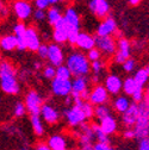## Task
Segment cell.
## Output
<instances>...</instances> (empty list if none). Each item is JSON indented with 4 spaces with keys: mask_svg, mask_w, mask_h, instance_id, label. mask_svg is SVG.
I'll use <instances>...</instances> for the list:
<instances>
[{
    "mask_svg": "<svg viewBox=\"0 0 149 150\" xmlns=\"http://www.w3.org/2000/svg\"><path fill=\"white\" fill-rule=\"evenodd\" d=\"M144 94H145V92H144V88H141V87H136L135 92L133 93V96H131V99H133V103L135 104H138L143 100L144 98Z\"/></svg>",
    "mask_w": 149,
    "mask_h": 150,
    "instance_id": "39",
    "label": "cell"
},
{
    "mask_svg": "<svg viewBox=\"0 0 149 150\" xmlns=\"http://www.w3.org/2000/svg\"><path fill=\"white\" fill-rule=\"evenodd\" d=\"M12 10L19 21L29 19L33 12L30 0H14L12 4Z\"/></svg>",
    "mask_w": 149,
    "mask_h": 150,
    "instance_id": "8",
    "label": "cell"
},
{
    "mask_svg": "<svg viewBox=\"0 0 149 150\" xmlns=\"http://www.w3.org/2000/svg\"><path fill=\"white\" fill-rule=\"evenodd\" d=\"M59 1H68V0H59Z\"/></svg>",
    "mask_w": 149,
    "mask_h": 150,
    "instance_id": "56",
    "label": "cell"
},
{
    "mask_svg": "<svg viewBox=\"0 0 149 150\" xmlns=\"http://www.w3.org/2000/svg\"><path fill=\"white\" fill-rule=\"evenodd\" d=\"M88 88V79L86 76L81 78H75L72 81V92H70V97L74 99H79V96L81 93Z\"/></svg>",
    "mask_w": 149,
    "mask_h": 150,
    "instance_id": "19",
    "label": "cell"
},
{
    "mask_svg": "<svg viewBox=\"0 0 149 150\" xmlns=\"http://www.w3.org/2000/svg\"><path fill=\"white\" fill-rule=\"evenodd\" d=\"M62 17L70 28L80 30V16H79L78 11L75 10V7H73V6L67 7L65 10V13L62 14Z\"/></svg>",
    "mask_w": 149,
    "mask_h": 150,
    "instance_id": "21",
    "label": "cell"
},
{
    "mask_svg": "<svg viewBox=\"0 0 149 150\" xmlns=\"http://www.w3.org/2000/svg\"><path fill=\"white\" fill-rule=\"evenodd\" d=\"M25 30H26V25H25L23 22L17 23V24L13 26V36L16 37V41H17V49L21 50V51L26 50L25 41H24Z\"/></svg>",
    "mask_w": 149,
    "mask_h": 150,
    "instance_id": "22",
    "label": "cell"
},
{
    "mask_svg": "<svg viewBox=\"0 0 149 150\" xmlns=\"http://www.w3.org/2000/svg\"><path fill=\"white\" fill-rule=\"evenodd\" d=\"M130 52H131V43L129 42V40L122 38L118 40L117 42V50L115 54V62L116 63H123L125 60L130 57Z\"/></svg>",
    "mask_w": 149,
    "mask_h": 150,
    "instance_id": "13",
    "label": "cell"
},
{
    "mask_svg": "<svg viewBox=\"0 0 149 150\" xmlns=\"http://www.w3.org/2000/svg\"><path fill=\"white\" fill-rule=\"evenodd\" d=\"M136 87H137V86H136V83H135V81H134V79H133L131 76L126 78V79L122 82V91L124 92L125 96H129V97L133 96V93L135 92Z\"/></svg>",
    "mask_w": 149,
    "mask_h": 150,
    "instance_id": "31",
    "label": "cell"
},
{
    "mask_svg": "<svg viewBox=\"0 0 149 150\" xmlns=\"http://www.w3.org/2000/svg\"><path fill=\"white\" fill-rule=\"evenodd\" d=\"M53 40L56 44H63L67 42V32L65 29H54L53 30Z\"/></svg>",
    "mask_w": 149,
    "mask_h": 150,
    "instance_id": "32",
    "label": "cell"
},
{
    "mask_svg": "<svg viewBox=\"0 0 149 150\" xmlns=\"http://www.w3.org/2000/svg\"><path fill=\"white\" fill-rule=\"evenodd\" d=\"M19 150H29V148H28V146H23V148H21Z\"/></svg>",
    "mask_w": 149,
    "mask_h": 150,
    "instance_id": "55",
    "label": "cell"
},
{
    "mask_svg": "<svg viewBox=\"0 0 149 150\" xmlns=\"http://www.w3.org/2000/svg\"><path fill=\"white\" fill-rule=\"evenodd\" d=\"M130 104H131V101H130V99L126 96H117L112 101V107L116 112L122 115L128 110Z\"/></svg>",
    "mask_w": 149,
    "mask_h": 150,
    "instance_id": "25",
    "label": "cell"
},
{
    "mask_svg": "<svg viewBox=\"0 0 149 150\" xmlns=\"http://www.w3.org/2000/svg\"><path fill=\"white\" fill-rule=\"evenodd\" d=\"M48 3L50 4V6H51V5H54V6H55V5H56V4L59 3V0H48Z\"/></svg>",
    "mask_w": 149,
    "mask_h": 150,
    "instance_id": "54",
    "label": "cell"
},
{
    "mask_svg": "<svg viewBox=\"0 0 149 150\" xmlns=\"http://www.w3.org/2000/svg\"><path fill=\"white\" fill-rule=\"evenodd\" d=\"M137 116H138L137 104L131 103L130 106L128 107V110L124 112V113H122V123H123V125L126 129H133L135 123H136Z\"/></svg>",
    "mask_w": 149,
    "mask_h": 150,
    "instance_id": "17",
    "label": "cell"
},
{
    "mask_svg": "<svg viewBox=\"0 0 149 150\" xmlns=\"http://www.w3.org/2000/svg\"><path fill=\"white\" fill-rule=\"evenodd\" d=\"M32 16H33V19L36 22H43L47 19V12L45 11H42V10H36L32 12Z\"/></svg>",
    "mask_w": 149,
    "mask_h": 150,
    "instance_id": "43",
    "label": "cell"
},
{
    "mask_svg": "<svg viewBox=\"0 0 149 150\" xmlns=\"http://www.w3.org/2000/svg\"><path fill=\"white\" fill-rule=\"evenodd\" d=\"M61 18H62V12H61L60 7H57V6H50L48 8L47 19H48L50 25H54L55 23H57Z\"/></svg>",
    "mask_w": 149,
    "mask_h": 150,
    "instance_id": "30",
    "label": "cell"
},
{
    "mask_svg": "<svg viewBox=\"0 0 149 150\" xmlns=\"http://www.w3.org/2000/svg\"><path fill=\"white\" fill-rule=\"evenodd\" d=\"M110 150H116V149H114V148H111V146H110Z\"/></svg>",
    "mask_w": 149,
    "mask_h": 150,
    "instance_id": "57",
    "label": "cell"
},
{
    "mask_svg": "<svg viewBox=\"0 0 149 150\" xmlns=\"http://www.w3.org/2000/svg\"><path fill=\"white\" fill-rule=\"evenodd\" d=\"M36 52H37V55H38L40 59L47 60V57H48V44L42 43V44L38 47V49H37Z\"/></svg>",
    "mask_w": 149,
    "mask_h": 150,
    "instance_id": "42",
    "label": "cell"
},
{
    "mask_svg": "<svg viewBox=\"0 0 149 150\" xmlns=\"http://www.w3.org/2000/svg\"><path fill=\"white\" fill-rule=\"evenodd\" d=\"M86 57H87L88 62L91 63V62H94V61H99V60H101V54H100V51H99L97 48H93V49H91V50L87 51Z\"/></svg>",
    "mask_w": 149,
    "mask_h": 150,
    "instance_id": "37",
    "label": "cell"
},
{
    "mask_svg": "<svg viewBox=\"0 0 149 150\" xmlns=\"http://www.w3.org/2000/svg\"><path fill=\"white\" fill-rule=\"evenodd\" d=\"M30 123L32 126V130L37 137H42L44 135V125H43V120L41 119L40 116H31L30 118Z\"/></svg>",
    "mask_w": 149,
    "mask_h": 150,
    "instance_id": "28",
    "label": "cell"
},
{
    "mask_svg": "<svg viewBox=\"0 0 149 150\" xmlns=\"http://www.w3.org/2000/svg\"><path fill=\"white\" fill-rule=\"evenodd\" d=\"M81 110L84 112V115L86 117V119H91L92 117H94V106H92L88 101H84Z\"/></svg>",
    "mask_w": 149,
    "mask_h": 150,
    "instance_id": "36",
    "label": "cell"
},
{
    "mask_svg": "<svg viewBox=\"0 0 149 150\" xmlns=\"http://www.w3.org/2000/svg\"><path fill=\"white\" fill-rule=\"evenodd\" d=\"M123 136H124L125 139H134V138H135V135H134L133 129H126L124 132H123Z\"/></svg>",
    "mask_w": 149,
    "mask_h": 150,
    "instance_id": "47",
    "label": "cell"
},
{
    "mask_svg": "<svg viewBox=\"0 0 149 150\" xmlns=\"http://www.w3.org/2000/svg\"><path fill=\"white\" fill-rule=\"evenodd\" d=\"M65 105L68 106V107H70V106L73 105V98H72L70 96L66 97V99H65Z\"/></svg>",
    "mask_w": 149,
    "mask_h": 150,
    "instance_id": "50",
    "label": "cell"
},
{
    "mask_svg": "<svg viewBox=\"0 0 149 150\" xmlns=\"http://www.w3.org/2000/svg\"><path fill=\"white\" fill-rule=\"evenodd\" d=\"M0 49L4 51H12L17 49V41L13 35H5L0 37Z\"/></svg>",
    "mask_w": 149,
    "mask_h": 150,
    "instance_id": "27",
    "label": "cell"
},
{
    "mask_svg": "<svg viewBox=\"0 0 149 150\" xmlns=\"http://www.w3.org/2000/svg\"><path fill=\"white\" fill-rule=\"evenodd\" d=\"M24 41H25L26 49H29L30 51H33V52H36L38 47L42 44V40L40 37V33L35 26H26Z\"/></svg>",
    "mask_w": 149,
    "mask_h": 150,
    "instance_id": "10",
    "label": "cell"
},
{
    "mask_svg": "<svg viewBox=\"0 0 149 150\" xmlns=\"http://www.w3.org/2000/svg\"><path fill=\"white\" fill-rule=\"evenodd\" d=\"M92 150H110V145L103 144V143H96V144H93Z\"/></svg>",
    "mask_w": 149,
    "mask_h": 150,
    "instance_id": "46",
    "label": "cell"
},
{
    "mask_svg": "<svg viewBox=\"0 0 149 150\" xmlns=\"http://www.w3.org/2000/svg\"><path fill=\"white\" fill-rule=\"evenodd\" d=\"M74 150H82V149H74Z\"/></svg>",
    "mask_w": 149,
    "mask_h": 150,
    "instance_id": "58",
    "label": "cell"
},
{
    "mask_svg": "<svg viewBox=\"0 0 149 150\" xmlns=\"http://www.w3.org/2000/svg\"><path fill=\"white\" fill-rule=\"evenodd\" d=\"M75 45L81 50H86V51L93 49L94 48V36H92L91 33L87 32H79Z\"/></svg>",
    "mask_w": 149,
    "mask_h": 150,
    "instance_id": "23",
    "label": "cell"
},
{
    "mask_svg": "<svg viewBox=\"0 0 149 150\" xmlns=\"http://www.w3.org/2000/svg\"><path fill=\"white\" fill-rule=\"evenodd\" d=\"M63 150H68V149H63Z\"/></svg>",
    "mask_w": 149,
    "mask_h": 150,
    "instance_id": "59",
    "label": "cell"
},
{
    "mask_svg": "<svg viewBox=\"0 0 149 150\" xmlns=\"http://www.w3.org/2000/svg\"><path fill=\"white\" fill-rule=\"evenodd\" d=\"M33 4L37 10H42V11H47L50 7V4L48 3V0H35Z\"/></svg>",
    "mask_w": 149,
    "mask_h": 150,
    "instance_id": "44",
    "label": "cell"
},
{
    "mask_svg": "<svg viewBox=\"0 0 149 150\" xmlns=\"http://www.w3.org/2000/svg\"><path fill=\"white\" fill-rule=\"evenodd\" d=\"M133 79H134L137 87L144 88V86L147 85L148 79H149V68H148V66H145L144 68L138 69L133 76Z\"/></svg>",
    "mask_w": 149,
    "mask_h": 150,
    "instance_id": "26",
    "label": "cell"
},
{
    "mask_svg": "<svg viewBox=\"0 0 149 150\" xmlns=\"http://www.w3.org/2000/svg\"><path fill=\"white\" fill-rule=\"evenodd\" d=\"M0 88L10 96H17L21 92V86L17 79V70L9 61L0 62Z\"/></svg>",
    "mask_w": 149,
    "mask_h": 150,
    "instance_id": "1",
    "label": "cell"
},
{
    "mask_svg": "<svg viewBox=\"0 0 149 150\" xmlns=\"http://www.w3.org/2000/svg\"><path fill=\"white\" fill-rule=\"evenodd\" d=\"M80 131H79V144L81 148L84 146H87V145H91L93 144V142H94V135H93V131L91 129V125L84 123L81 124L80 126Z\"/></svg>",
    "mask_w": 149,
    "mask_h": 150,
    "instance_id": "18",
    "label": "cell"
},
{
    "mask_svg": "<svg viewBox=\"0 0 149 150\" xmlns=\"http://www.w3.org/2000/svg\"><path fill=\"white\" fill-rule=\"evenodd\" d=\"M109 99H110V94L105 89V87L101 83H98V85L93 86V88L89 91V96H88L87 101L92 106H99V105L107 104Z\"/></svg>",
    "mask_w": 149,
    "mask_h": 150,
    "instance_id": "7",
    "label": "cell"
},
{
    "mask_svg": "<svg viewBox=\"0 0 149 150\" xmlns=\"http://www.w3.org/2000/svg\"><path fill=\"white\" fill-rule=\"evenodd\" d=\"M66 67L69 69L72 76L74 78H81V76H87L88 73L91 71L89 69V62L86 57V55L81 51H72L67 56L66 61Z\"/></svg>",
    "mask_w": 149,
    "mask_h": 150,
    "instance_id": "3",
    "label": "cell"
},
{
    "mask_svg": "<svg viewBox=\"0 0 149 150\" xmlns=\"http://www.w3.org/2000/svg\"><path fill=\"white\" fill-rule=\"evenodd\" d=\"M91 129L93 131V135H94V139L97 141V143H103V144H110V136L105 135L101 129L99 127L98 124L93 123L91 124Z\"/></svg>",
    "mask_w": 149,
    "mask_h": 150,
    "instance_id": "29",
    "label": "cell"
},
{
    "mask_svg": "<svg viewBox=\"0 0 149 150\" xmlns=\"http://www.w3.org/2000/svg\"><path fill=\"white\" fill-rule=\"evenodd\" d=\"M82 103L84 101L81 99H74L73 100V105L70 107H67L63 111L65 119L68 123V125L72 126V127L80 126L81 124H84L87 120L85 115H84V112H82V110H81Z\"/></svg>",
    "mask_w": 149,
    "mask_h": 150,
    "instance_id": "4",
    "label": "cell"
},
{
    "mask_svg": "<svg viewBox=\"0 0 149 150\" xmlns=\"http://www.w3.org/2000/svg\"><path fill=\"white\" fill-rule=\"evenodd\" d=\"M9 8L4 5V4H1V3H0V17H1V18H5L7 14H9Z\"/></svg>",
    "mask_w": 149,
    "mask_h": 150,
    "instance_id": "48",
    "label": "cell"
},
{
    "mask_svg": "<svg viewBox=\"0 0 149 150\" xmlns=\"http://www.w3.org/2000/svg\"><path fill=\"white\" fill-rule=\"evenodd\" d=\"M98 125H99V127L101 129L103 132H104L105 135H107V136L114 135L116 131H117V129H118L117 119H116L112 115H110V116H107V117L100 119Z\"/></svg>",
    "mask_w": 149,
    "mask_h": 150,
    "instance_id": "20",
    "label": "cell"
},
{
    "mask_svg": "<svg viewBox=\"0 0 149 150\" xmlns=\"http://www.w3.org/2000/svg\"><path fill=\"white\" fill-rule=\"evenodd\" d=\"M122 79L116 74H109L104 80V87L110 96H118L122 92Z\"/></svg>",
    "mask_w": 149,
    "mask_h": 150,
    "instance_id": "16",
    "label": "cell"
},
{
    "mask_svg": "<svg viewBox=\"0 0 149 150\" xmlns=\"http://www.w3.org/2000/svg\"><path fill=\"white\" fill-rule=\"evenodd\" d=\"M128 1L131 6H137V5H140L142 3V0H128Z\"/></svg>",
    "mask_w": 149,
    "mask_h": 150,
    "instance_id": "51",
    "label": "cell"
},
{
    "mask_svg": "<svg viewBox=\"0 0 149 150\" xmlns=\"http://www.w3.org/2000/svg\"><path fill=\"white\" fill-rule=\"evenodd\" d=\"M33 150H50V149H49V146H48L45 143H41V144L37 145Z\"/></svg>",
    "mask_w": 149,
    "mask_h": 150,
    "instance_id": "49",
    "label": "cell"
},
{
    "mask_svg": "<svg viewBox=\"0 0 149 150\" xmlns=\"http://www.w3.org/2000/svg\"><path fill=\"white\" fill-rule=\"evenodd\" d=\"M43 104L44 101H43L42 96L36 89H30L26 92L24 105H25L26 112H29L31 116H40L41 107Z\"/></svg>",
    "mask_w": 149,
    "mask_h": 150,
    "instance_id": "5",
    "label": "cell"
},
{
    "mask_svg": "<svg viewBox=\"0 0 149 150\" xmlns=\"http://www.w3.org/2000/svg\"><path fill=\"white\" fill-rule=\"evenodd\" d=\"M40 117L42 120H44L45 123L54 125L60 120V112L55 108L53 105L50 104H43L41 107V112H40Z\"/></svg>",
    "mask_w": 149,
    "mask_h": 150,
    "instance_id": "15",
    "label": "cell"
},
{
    "mask_svg": "<svg viewBox=\"0 0 149 150\" xmlns=\"http://www.w3.org/2000/svg\"><path fill=\"white\" fill-rule=\"evenodd\" d=\"M137 107H138V116L133 127V131H134L135 138L140 141L143 138H148L149 136V96H148V92H145L143 100L137 104Z\"/></svg>",
    "mask_w": 149,
    "mask_h": 150,
    "instance_id": "2",
    "label": "cell"
},
{
    "mask_svg": "<svg viewBox=\"0 0 149 150\" xmlns=\"http://www.w3.org/2000/svg\"><path fill=\"white\" fill-rule=\"evenodd\" d=\"M13 115L16 118H22L26 115V108H25L24 103H22V101L16 103L14 108H13Z\"/></svg>",
    "mask_w": 149,
    "mask_h": 150,
    "instance_id": "35",
    "label": "cell"
},
{
    "mask_svg": "<svg viewBox=\"0 0 149 150\" xmlns=\"http://www.w3.org/2000/svg\"><path fill=\"white\" fill-rule=\"evenodd\" d=\"M55 75H56V68L53 67V66H45L43 68V76L48 80H53L55 78Z\"/></svg>",
    "mask_w": 149,
    "mask_h": 150,
    "instance_id": "40",
    "label": "cell"
},
{
    "mask_svg": "<svg viewBox=\"0 0 149 150\" xmlns=\"http://www.w3.org/2000/svg\"><path fill=\"white\" fill-rule=\"evenodd\" d=\"M117 32V22L112 17H106L97 28V36L99 37H112Z\"/></svg>",
    "mask_w": 149,
    "mask_h": 150,
    "instance_id": "14",
    "label": "cell"
},
{
    "mask_svg": "<svg viewBox=\"0 0 149 150\" xmlns=\"http://www.w3.org/2000/svg\"><path fill=\"white\" fill-rule=\"evenodd\" d=\"M122 66H123V70L126 71V73L134 71V69L136 68V61H135L134 59H131V57H129L128 60H125V61L122 63Z\"/></svg>",
    "mask_w": 149,
    "mask_h": 150,
    "instance_id": "41",
    "label": "cell"
},
{
    "mask_svg": "<svg viewBox=\"0 0 149 150\" xmlns=\"http://www.w3.org/2000/svg\"><path fill=\"white\" fill-rule=\"evenodd\" d=\"M138 150H149V139L143 138L138 141Z\"/></svg>",
    "mask_w": 149,
    "mask_h": 150,
    "instance_id": "45",
    "label": "cell"
},
{
    "mask_svg": "<svg viewBox=\"0 0 149 150\" xmlns=\"http://www.w3.org/2000/svg\"><path fill=\"white\" fill-rule=\"evenodd\" d=\"M51 92L54 96L66 98L70 96L72 92V80H62L54 78L51 80Z\"/></svg>",
    "mask_w": 149,
    "mask_h": 150,
    "instance_id": "9",
    "label": "cell"
},
{
    "mask_svg": "<svg viewBox=\"0 0 149 150\" xmlns=\"http://www.w3.org/2000/svg\"><path fill=\"white\" fill-rule=\"evenodd\" d=\"M33 67H35V69L38 70V69H41V68H42V63H41V62H38V61H36V62L33 63Z\"/></svg>",
    "mask_w": 149,
    "mask_h": 150,
    "instance_id": "53",
    "label": "cell"
},
{
    "mask_svg": "<svg viewBox=\"0 0 149 150\" xmlns=\"http://www.w3.org/2000/svg\"><path fill=\"white\" fill-rule=\"evenodd\" d=\"M55 78L62 79V80H70L72 74H70L69 69L66 67V64H62L56 68V75H55Z\"/></svg>",
    "mask_w": 149,
    "mask_h": 150,
    "instance_id": "34",
    "label": "cell"
},
{
    "mask_svg": "<svg viewBox=\"0 0 149 150\" xmlns=\"http://www.w3.org/2000/svg\"><path fill=\"white\" fill-rule=\"evenodd\" d=\"M47 60L50 62V66L57 68L59 66H62L65 62V54L62 51V48L56 43L48 44V57Z\"/></svg>",
    "mask_w": 149,
    "mask_h": 150,
    "instance_id": "11",
    "label": "cell"
},
{
    "mask_svg": "<svg viewBox=\"0 0 149 150\" xmlns=\"http://www.w3.org/2000/svg\"><path fill=\"white\" fill-rule=\"evenodd\" d=\"M45 144L49 146L50 150H63V149H67V139L60 134L51 135L47 139Z\"/></svg>",
    "mask_w": 149,
    "mask_h": 150,
    "instance_id": "24",
    "label": "cell"
},
{
    "mask_svg": "<svg viewBox=\"0 0 149 150\" xmlns=\"http://www.w3.org/2000/svg\"><path fill=\"white\" fill-rule=\"evenodd\" d=\"M88 7L91 12L99 19H105L110 14V4L107 0H91Z\"/></svg>",
    "mask_w": 149,
    "mask_h": 150,
    "instance_id": "12",
    "label": "cell"
},
{
    "mask_svg": "<svg viewBox=\"0 0 149 150\" xmlns=\"http://www.w3.org/2000/svg\"><path fill=\"white\" fill-rule=\"evenodd\" d=\"M110 115H111V110H110V107L106 104L105 105H99V106L94 107V116L99 120L105 118V117H107V116H110Z\"/></svg>",
    "mask_w": 149,
    "mask_h": 150,
    "instance_id": "33",
    "label": "cell"
},
{
    "mask_svg": "<svg viewBox=\"0 0 149 150\" xmlns=\"http://www.w3.org/2000/svg\"><path fill=\"white\" fill-rule=\"evenodd\" d=\"M94 48H97L101 55L112 56L117 50V42L114 37H94Z\"/></svg>",
    "mask_w": 149,
    "mask_h": 150,
    "instance_id": "6",
    "label": "cell"
},
{
    "mask_svg": "<svg viewBox=\"0 0 149 150\" xmlns=\"http://www.w3.org/2000/svg\"><path fill=\"white\" fill-rule=\"evenodd\" d=\"M104 68H105V63L101 60L89 63V69L94 73V75H100V73L104 70Z\"/></svg>",
    "mask_w": 149,
    "mask_h": 150,
    "instance_id": "38",
    "label": "cell"
},
{
    "mask_svg": "<svg viewBox=\"0 0 149 150\" xmlns=\"http://www.w3.org/2000/svg\"><path fill=\"white\" fill-rule=\"evenodd\" d=\"M99 75H93V76H92V79H91V81L93 82V83H96V85H98L99 83Z\"/></svg>",
    "mask_w": 149,
    "mask_h": 150,
    "instance_id": "52",
    "label": "cell"
}]
</instances>
